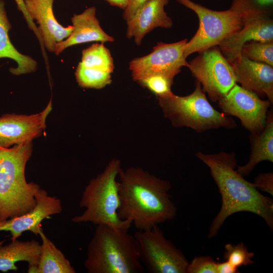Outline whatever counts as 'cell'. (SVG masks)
Returning a JSON list of instances; mask_svg holds the SVG:
<instances>
[{
	"mask_svg": "<svg viewBox=\"0 0 273 273\" xmlns=\"http://www.w3.org/2000/svg\"><path fill=\"white\" fill-rule=\"evenodd\" d=\"M187 41L185 38L170 43L158 42L150 54L132 59L129 69L133 80L138 81L155 75L174 79L183 67L188 66L184 55Z\"/></svg>",
	"mask_w": 273,
	"mask_h": 273,
	"instance_id": "10",
	"label": "cell"
},
{
	"mask_svg": "<svg viewBox=\"0 0 273 273\" xmlns=\"http://www.w3.org/2000/svg\"><path fill=\"white\" fill-rule=\"evenodd\" d=\"M38 235L41 244L36 273H75L70 261L46 236L41 228Z\"/></svg>",
	"mask_w": 273,
	"mask_h": 273,
	"instance_id": "22",
	"label": "cell"
},
{
	"mask_svg": "<svg viewBox=\"0 0 273 273\" xmlns=\"http://www.w3.org/2000/svg\"><path fill=\"white\" fill-rule=\"evenodd\" d=\"M75 77L78 84L84 88H102L111 82L110 73L84 67L80 62Z\"/></svg>",
	"mask_w": 273,
	"mask_h": 273,
	"instance_id": "24",
	"label": "cell"
},
{
	"mask_svg": "<svg viewBox=\"0 0 273 273\" xmlns=\"http://www.w3.org/2000/svg\"><path fill=\"white\" fill-rule=\"evenodd\" d=\"M224 249L223 258L236 268L254 263L252 260L254 253L249 251L247 247L243 242L234 245L226 244Z\"/></svg>",
	"mask_w": 273,
	"mask_h": 273,
	"instance_id": "26",
	"label": "cell"
},
{
	"mask_svg": "<svg viewBox=\"0 0 273 273\" xmlns=\"http://www.w3.org/2000/svg\"><path fill=\"white\" fill-rule=\"evenodd\" d=\"M169 0H148L127 22L126 36L133 38L140 45L147 33L155 28H169L171 19L165 11L164 7Z\"/></svg>",
	"mask_w": 273,
	"mask_h": 273,
	"instance_id": "17",
	"label": "cell"
},
{
	"mask_svg": "<svg viewBox=\"0 0 273 273\" xmlns=\"http://www.w3.org/2000/svg\"><path fill=\"white\" fill-rule=\"evenodd\" d=\"M176 1L195 12L199 22L196 33L185 46L184 55L186 58L193 53L218 46L243 26V16L231 8L224 11H215L191 0Z\"/></svg>",
	"mask_w": 273,
	"mask_h": 273,
	"instance_id": "7",
	"label": "cell"
},
{
	"mask_svg": "<svg viewBox=\"0 0 273 273\" xmlns=\"http://www.w3.org/2000/svg\"><path fill=\"white\" fill-rule=\"evenodd\" d=\"M164 116L175 127H188L198 132L224 128H234L236 122L231 117L216 110L208 101L200 83L196 81L190 94L178 96L173 93L158 98Z\"/></svg>",
	"mask_w": 273,
	"mask_h": 273,
	"instance_id": "6",
	"label": "cell"
},
{
	"mask_svg": "<svg viewBox=\"0 0 273 273\" xmlns=\"http://www.w3.org/2000/svg\"><path fill=\"white\" fill-rule=\"evenodd\" d=\"M119 218L130 221L140 231L174 219L177 208L169 193L171 185L139 167L120 169Z\"/></svg>",
	"mask_w": 273,
	"mask_h": 273,
	"instance_id": "2",
	"label": "cell"
},
{
	"mask_svg": "<svg viewBox=\"0 0 273 273\" xmlns=\"http://www.w3.org/2000/svg\"><path fill=\"white\" fill-rule=\"evenodd\" d=\"M80 64L84 67L111 73L114 64L109 50L103 43H94L83 50Z\"/></svg>",
	"mask_w": 273,
	"mask_h": 273,
	"instance_id": "23",
	"label": "cell"
},
{
	"mask_svg": "<svg viewBox=\"0 0 273 273\" xmlns=\"http://www.w3.org/2000/svg\"><path fill=\"white\" fill-rule=\"evenodd\" d=\"M217 273H237L239 272L238 268L234 266L229 262L225 260L224 262L216 263Z\"/></svg>",
	"mask_w": 273,
	"mask_h": 273,
	"instance_id": "32",
	"label": "cell"
},
{
	"mask_svg": "<svg viewBox=\"0 0 273 273\" xmlns=\"http://www.w3.org/2000/svg\"><path fill=\"white\" fill-rule=\"evenodd\" d=\"M40 252V244L35 240L22 241L18 239L0 245V271L6 272L17 270L16 263L26 261L28 272L36 273Z\"/></svg>",
	"mask_w": 273,
	"mask_h": 273,
	"instance_id": "19",
	"label": "cell"
},
{
	"mask_svg": "<svg viewBox=\"0 0 273 273\" xmlns=\"http://www.w3.org/2000/svg\"><path fill=\"white\" fill-rule=\"evenodd\" d=\"M11 28L4 1L0 0V58H7L15 61L17 67L10 68L13 75H20L35 71L37 62L29 56L20 53L11 42L8 35Z\"/></svg>",
	"mask_w": 273,
	"mask_h": 273,
	"instance_id": "21",
	"label": "cell"
},
{
	"mask_svg": "<svg viewBox=\"0 0 273 273\" xmlns=\"http://www.w3.org/2000/svg\"><path fill=\"white\" fill-rule=\"evenodd\" d=\"M251 153L248 162L237 166V171L243 177L249 175L260 162H273V113L269 111L264 127L261 130L250 135Z\"/></svg>",
	"mask_w": 273,
	"mask_h": 273,
	"instance_id": "20",
	"label": "cell"
},
{
	"mask_svg": "<svg viewBox=\"0 0 273 273\" xmlns=\"http://www.w3.org/2000/svg\"><path fill=\"white\" fill-rule=\"evenodd\" d=\"M218 102L222 113L238 118L242 125L251 133L263 128L268 108L272 105L268 100H262L256 94L237 83Z\"/></svg>",
	"mask_w": 273,
	"mask_h": 273,
	"instance_id": "11",
	"label": "cell"
},
{
	"mask_svg": "<svg viewBox=\"0 0 273 273\" xmlns=\"http://www.w3.org/2000/svg\"><path fill=\"white\" fill-rule=\"evenodd\" d=\"M52 109L50 101L44 109L29 115L14 113L0 117V146L9 148L12 145L30 143L39 136L46 126L47 117Z\"/></svg>",
	"mask_w": 273,
	"mask_h": 273,
	"instance_id": "12",
	"label": "cell"
},
{
	"mask_svg": "<svg viewBox=\"0 0 273 273\" xmlns=\"http://www.w3.org/2000/svg\"><path fill=\"white\" fill-rule=\"evenodd\" d=\"M236 82L273 103V67L241 56L230 63Z\"/></svg>",
	"mask_w": 273,
	"mask_h": 273,
	"instance_id": "16",
	"label": "cell"
},
{
	"mask_svg": "<svg viewBox=\"0 0 273 273\" xmlns=\"http://www.w3.org/2000/svg\"><path fill=\"white\" fill-rule=\"evenodd\" d=\"M31 153V142L10 148L0 146V221L24 214L35 206L41 188L28 183L25 174Z\"/></svg>",
	"mask_w": 273,
	"mask_h": 273,
	"instance_id": "3",
	"label": "cell"
},
{
	"mask_svg": "<svg viewBox=\"0 0 273 273\" xmlns=\"http://www.w3.org/2000/svg\"><path fill=\"white\" fill-rule=\"evenodd\" d=\"M148 0H128L126 8L124 10L123 18L127 21L130 19Z\"/></svg>",
	"mask_w": 273,
	"mask_h": 273,
	"instance_id": "31",
	"label": "cell"
},
{
	"mask_svg": "<svg viewBox=\"0 0 273 273\" xmlns=\"http://www.w3.org/2000/svg\"><path fill=\"white\" fill-rule=\"evenodd\" d=\"M138 82L154 93L158 98L167 97L173 93L171 87L173 82V79L162 75L150 76Z\"/></svg>",
	"mask_w": 273,
	"mask_h": 273,
	"instance_id": "27",
	"label": "cell"
},
{
	"mask_svg": "<svg viewBox=\"0 0 273 273\" xmlns=\"http://www.w3.org/2000/svg\"><path fill=\"white\" fill-rule=\"evenodd\" d=\"M54 1L24 0L29 15L38 24L37 27L43 47L54 53L56 44L67 38L73 27H64L57 21L53 10Z\"/></svg>",
	"mask_w": 273,
	"mask_h": 273,
	"instance_id": "15",
	"label": "cell"
},
{
	"mask_svg": "<svg viewBox=\"0 0 273 273\" xmlns=\"http://www.w3.org/2000/svg\"><path fill=\"white\" fill-rule=\"evenodd\" d=\"M273 41V21L267 12H259L243 17V25L238 31L218 46L230 63L241 56L243 45L250 41Z\"/></svg>",
	"mask_w": 273,
	"mask_h": 273,
	"instance_id": "13",
	"label": "cell"
},
{
	"mask_svg": "<svg viewBox=\"0 0 273 273\" xmlns=\"http://www.w3.org/2000/svg\"><path fill=\"white\" fill-rule=\"evenodd\" d=\"M120 164V160L112 159L102 172L90 180L79 202V206L84 211L72 217V222H90L128 231L132 223L120 219L118 214L120 198L116 177L121 168Z\"/></svg>",
	"mask_w": 273,
	"mask_h": 273,
	"instance_id": "5",
	"label": "cell"
},
{
	"mask_svg": "<svg viewBox=\"0 0 273 273\" xmlns=\"http://www.w3.org/2000/svg\"><path fill=\"white\" fill-rule=\"evenodd\" d=\"M198 53L187 67L209 99L218 101L237 83L232 66L218 46Z\"/></svg>",
	"mask_w": 273,
	"mask_h": 273,
	"instance_id": "9",
	"label": "cell"
},
{
	"mask_svg": "<svg viewBox=\"0 0 273 273\" xmlns=\"http://www.w3.org/2000/svg\"><path fill=\"white\" fill-rule=\"evenodd\" d=\"M196 156L209 168L221 197V208L210 224L208 238L217 235L230 216L243 211L262 217L272 232L273 200L262 195L253 183L246 180L237 171L235 152L205 154L198 152Z\"/></svg>",
	"mask_w": 273,
	"mask_h": 273,
	"instance_id": "1",
	"label": "cell"
},
{
	"mask_svg": "<svg viewBox=\"0 0 273 273\" xmlns=\"http://www.w3.org/2000/svg\"><path fill=\"white\" fill-rule=\"evenodd\" d=\"M241 56L251 61L273 67V41H250L245 43Z\"/></svg>",
	"mask_w": 273,
	"mask_h": 273,
	"instance_id": "25",
	"label": "cell"
},
{
	"mask_svg": "<svg viewBox=\"0 0 273 273\" xmlns=\"http://www.w3.org/2000/svg\"><path fill=\"white\" fill-rule=\"evenodd\" d=\"M84 266L88 273H140L144 267L134 235L106 225H97Z\"/></svg>",
	"mask_w": 273,
	"mask_h": 273,
	"instance_id": "4",
	"label": "cell"
},
{
	"mask_svg": "<svg viewBox=\"0 0 273 273\" xmlns=\"http://www.w3.org/2000/svg\"><path fill=\"white\" fill-rule=\"evenodd\" d=\"M216 263L210 256L195 257L189 263L187 273H217Z\"/></svg>",
	"mask_w": 273,
	"mask_h": 273,
	"instance_id": "28",
	"label": "cell"
},
{
	"mask_svg": "<svg viewBox=\"0 0 273 273\" xmlns=\"http://www.w3.org/2000/svg\"><path fill=\"white\" fill-rule=\"evenodd\" d=\"M258 190L273 196V173H262L258 174L253 183Z\"/></svg>",
	"mask_w": 273,
	"mask_h": 273,
	"instance_id": "29",
	"label": "cell"
},
{
	"mask_svg": "<svg viewBox=\"0 0 273 273\" xmlns=\"http://www.w3.org/2000/svg\"><path fill=\"white\" fill-rule=\"evenodd\" d=\"M14 1L16 3L18 10H19L20 11L22 12L23 15V17L25 18L29 28L32 31H33V32L35 33V35L38 39V40L39 41L41 46H42L41 38L38 29L37 28V27L36 25V24L34 23V22L33 21V20L31 18L30 16L29 15L27 11V10L26 9L24 0H14Z\"/></svg>",
	"mask_w": 273,
	"mask_h": 273,
	"instance_id": "30",
	"label": "cell"
},
{
	"mask_svg": "<svg viewBox=\"0 0 273 273\" xmlns=\"http://www.w3.org/2000/svg\"><path fill=\"white\" fill-rule=\"evenodd\" d=\"M111 5L117 7L123 10L127 7L128 0H105Z\"/></svg>",
	"mask_w": 273,
	"mask_h": 273,
	"instance_id": "33",
	"label": "cell"
},
{
	"mask_svg": "<svg viewBox=\"0 0 273 273\" xmlns=\"http://www.w3.org/2000/svg\"><path fill=\"white\" fill-rule=\"evenodd\" d=\"M96 14V8L90 7L81 13L73 15L71 18L73 31L67 38L56 44L54 52L56 55H58L66 48L77 44L114 41V38L101 28Z\"/></svg>",
	"mask_w": 273,
	"mask_h": 273,
	"instance_id": "18",
	"label": "cell"
},
{
	"mask_svg": "<svg viewBox=\"0 0 273 273\" xmlns=\"http://www.w3.org/2000/svg\"><path fill=\"white\" fill-rule=\"evenodd\" d=\"M36 203L31 211L19 216L0 221V232H9L11 241L18 239L26 231L38 235L40 223L44 219L60 213L62 211L59 198L48 195L47 192L40 189L36 195Z\"/></svg>",
	"mask_w": 273,
	"mask_h": 273,
	"instance_id": "14",
	"label": "cell"
},
{
	"mask_svg": "<svg viewBox=\"0 0 273 273\" xmlns=\"http://www.w3.org/2000/svg\"><path fill=\"white\" fill-rule=\"evenodd\" d=\"M140 260L151 273H187L189 262L181 250L167 239L158 225L134 235Z\"/></svg>",
	"mask_w": 273,
	"mask_h": 273,
	"instance_id": "8",
	"label": "cell"
}]
</instances>
